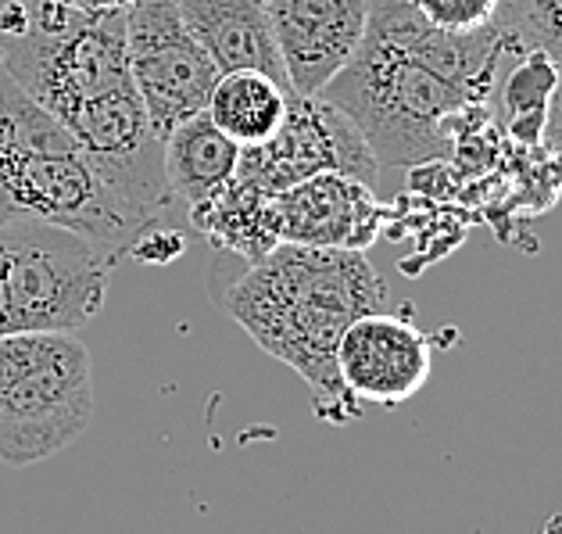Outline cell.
Segmentation results:
<instances>
[{"instance_id":"cell-1","label":"cell","mask_w":562,"mask_h":534,"mask_svg":"<svg viewBox=\"0 0 562 534\" xmlns=\"http://www.w3.org/2000/svg\"><path fill=\"white\" fill-rule=\"evenodd\" d=\"M387 283L366 252L277 244L233 280L223 305L258 348L291 366L312 391L323 423L345 427L362 416V402L340 385L337 341L366 312H380Z\"/></svg>"},{"instance_id":"cell-2","label":"cell","mask_w":562,"mask_h":534,"mask_svg":"<svg viewBox=\"0 0 562 534\" xmlns=\"http://www.w3.org/2000/svg\"><path fill=\"white\" fill-rule=\"evenodd\" d=\"M76 230L119 263L147 226L90 166V158L4 68H0V223Z\"/></svg>"},{"instance_id":"cell-3","label":"cell","mask_w":562,"mask_h":534,"mask_svg":"<svg viewBox=\"0 0 562 534\" xmlns=\"http://www.w3.org/2000/svg\"><path fill=\"white\" fill-rule=\"evenodd\" d=\"M319 98L355 122L376 166L394 169L451 158L462 115L480 104L376 19H369L355 58L323 87Z\"/></svg>"},{"instance_id":"cell-4","label":"cell","mask_w":562,"mask_h":534,"mask_svg":"<svg viewBox=\"0 0 562 534\" xmlns=\"http://www.w3.org/2000/svg\"><path fill=\"white\" fill-rule=\"evenodd\" d=\"M93 363L68 331L0 337V463L33 467L87 434Z\"/></svg>"},{"instance_id":"cell-5","label":"cell","mask_w":562,"mask_h":534,"mask_svg":"<svg viewBox=\"0 0 562 534\" xmlns=\"http://www.w3.org/2000/svg\"><path fill=\"white\" fill-rule=\"evenodd\" d=\"M112 258L76 230L19 219L0 223V277L22 331H83L104 309Z\"/></svg>"},{"instance_id":"cell-6","label":"cell","mask_w":562,"mask_h":534,"mask_svg":"<svg viewBox=\"0 0 562 534\" xmlns=\"http://www.w3.org/2000/svg\"><path fill=\"white\" fill-rule=\"evenodd\" d=\"M126 54L133 87L161 141L209 108L218 73L180 19L176 0H136L126 8Z\"/></svg>"},{"instance_id":"cell-7","label":"cell","mask_w":562,"mask_h":534,"mask_svg":"<svg viewBox=\"0 0 562 534\" xmlns=\"http://www.w3.org/2000/svg\"><path fill=\"white\" fill-rule=\"evenodd\" d=\"M319 173H345L351 180L376 187L380 166L355 122L326 98H286V115L266 144L240 147L237 176L277 198Z\"/></svg>"},{"instance_id":"cell-8","label":"cell","mask_w":562,"mask_h":534,"mask_svg":"<svg viewBox=\"0 0 562 534\" xmlns=\"http://www.w3.org/2000/svg\"><path fill=\"white\" fill-rule=\"evenodd\" d=\"M337 374L355 402L402 405L427 388L434 345L408 312H366L337 341Z\"/></svg>"},{"instance_id":"cell-9","label":"cell","mask_w":562,"mask_h":534,"mask_svg":"<svg viewBox=\"0 0 562 534\" xmlns=\"http://www.w3.org/2000/svg\"><path fill=\"white\" fill-rule=\"evenodd\" d=\"M291 93L315 98L359 51L369 0H266Z\"/></svg>"},{"instance_id":"cell-10","label":"cell","mask_w":562,"mask_h":534,"mask_svg":"<svg viewBox=\"0 0 562 534\" xmlns=\"http://www.w3.org/2000/svg\"><path fill=\"white\" fill-rule=\"evenodd\" d=\"M280 244H305V248H345L369 252L387 223V209L376 201V190L351 180L345 173H319L277 198Z\"/></svg>"},{"instance_id":"cell-11","label":"cell","mask_w":562,"mask_h":534,"mask_svg":"<svg viewBox=\"0 0 562 534\" xmlns=\"http://www.w3.org/2000/svg\"><path fill=\"white\" fill-rule=\"evenodd\" d=\"M176 11L212 58L218 76L262 73L291 90L266 0H176Z\"/></svg>"},{"instance_id":"cell-12","label":"cell","mask_w":562,"mask_h":534,"mask_svg":"<svg viewBox=\"0 0 562 534\" xmlns=\"http://www.w3.org/2000/svg\"><path fill=\"white\" fill-rule=\"evenodd\" d=\"M161 162L172 201H183L187 212H194L237 176L240 144H233L209 112H201L161 141Z\"/></svg>"},{"instance_id":"cell-13","label":"cell","mask_w":562,"mask_h":534,"mask_svg":"<svg viewBox=\"0 0 562 534\" xmlns=\"http://www.w3.org/2000/svg\"><path fill=\"white\" fill-rule=\"evenodd\" d=\"M187 219L190 230L209 241V248L237 255L248 266L266 258L280 244V219L272 194L251 187L240 176H233L209 204L187 212Z\"/></svg>"},{"instance_id":"cell-14","label":"cell","mask_w":562,"mask_h":534,"mask_svg":"<svg viewBox=\"0 0 562 534\" xmlns=\"http://www.w3.org/2000/svg\"><path fill=\"white\" fill-rule=\"evenodd\" d=\"M286 98H291V90L262 73H226L215 79V90L204 112L233 144L251 147L266 144L280 130L286 115Z\"/></svg>"},{"instance_id":"cell-15","label":"cell","mask_w":562,"mask_h":534,"mask_svg":"<svg viewBox=\"0 0 562 534\" xmlns=\"http://www.w3.org/2000/svg\"><path fill=\"white\" fill-rule=\"evenodd\" d=\"M559 84V65L544 54H519V65L505 79L502 108H505V133L519 147H541V133L548 122V104Z\"/></svg>"},{"instance_id":"cell-16","label":"cell","mask_w":562,"mask_h":534,"mask_svg":"<svg viewBox=\"0 0 562 534\" xmlns=\"http://www.w3.org/2000/svg\"><path fill=\"white\" fill-rule=\"evenodd\" d=\"M498 30L509 54H544L562 65V0H502Z\"/></svg>"},{"instance_id":"cell-17","label":"cell","mask_w":562,"mask_h":534,"mask_svg":"<svg viewBox=\"0 0 562 534\" xmlns=\"http://www.w3.org/2000/svg\"><path fill=\"white\" fill-rule=\"evenodd\" d=\"M408 4L445 33H480L498 22L502 0H408Z\"/></svg>"},{"instance_id":"cell-18","label":"cell","mask_w":562,"mask_h":534,"mask_svg":"<svg viewBox=\"0 0 562 534\" xmlns=\"http://www.w3.org/2000/svg\"><path fill=\"white\" fill-rule=\"evenodd\" d=\"M183 252H187V234L169 223H161V219L147 223L126 248V255H133L136 263H144V266H169Z\"/></svg>"},{"instance_id":"cell-19","label":"cell","mask_w":562,"mask_h":534,"mask_svg":"<svg viewBox=\"0 0 562 534\" xmlns=\"http://www.w3.org/2000/svg\"><path fill=\"white\" fill-rule=\"evenodd\" d=\"M541 144H544L548 155L562 166V65H559V84L552 93V104H548V122H544Z\"/></svg>"},{"instance_id":"cell-20","label":"cell","mask_w":562,"mask_h":534,"mask_svg":"<svg viewBox=\"0 0 562 534\" xmlns=\"http://www.w3.org/2000/svg\"><path fill=\"white\" fill-rule=\"evenodd\" d=\"M58 4L76 8V11H126L136 0H58Z\"/></svg>"},{"instance_id":"cell-21","label":"cell","mask_w":562,"mask_h":534,"mask_svg":"<svg viewBox=\"0 0 562 534\" xmlns=\"http://www.w3.org/2000/svg\"><path fill=\"white\" fill-rule=\"evenodd\" d=\"M4 334H19V326H15V316H11V301H8L4 277H0V337H4Z\"/></svg>"},{"instance_id":"cell-22","label":"cell","mask_w":562,"mask_h":534,"mask_svg":"<svg viewBox=\"0 0 562 534\" xmlns=\"http://www.w3.org/2000/svg\"><path fill=\"white\" fill-rule=\"evenodd\" d=\"M0 54H4V47H0Z\"/></svg>"}]
</instances>
